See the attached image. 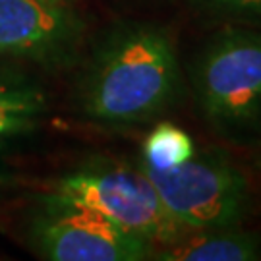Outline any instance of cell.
<instances>
[{
    "label": "cell",
    "instance_id": "obj_11",
    "mask_svg": "<svg viewBox=\"0 0 261 261\" xmlns=\"http://www.w3.org/2000/svg\"><path fill=\"white\" fill-rule=\"evenodd\" d=\"M47 2H56V4H68V0H47Z\"/></svg>",
    "mask_w": 261,
    "mask_h": 261
},
{
    "label": "cell",
    "instance_id": "obj_4",
    "mask_svg": "<svg viewBox=\"0 0 261 261\" xmlns=\"http://www.w3.org/2000/svg\"><path fill=\"white\" fill-rule=\"evenodd\" d=\"M31 238L39 252L53 261H140L155 246L120 228L93 209L41 197Z\"/></svg>",
    "mask_w": 261,
    "mask_h": 261
},
{
    "label": "cell",
    "instance_id": "obj_2",
    "mask_svg": "<svg viewBox=\"0 0 261 261\" xmlns=\"http://www.w3.org/2000/svg\"><path fill=\"white\" fill-rule=\"evenodd\" d=\"M43 196L93 209L120 228L165 248L184 234L140 167L93 163L64 174Z\"/></svg>",
    "mask_w": 261,
    "mask_h": 261
},
{
    "label": "cell",
    "instance_id": "obj_3",
    "mask_svg": "<svg viewBox=\"0 0 261 261\" xmlns=\"http://www.w3.org/2000/svg\"><path fill=\"white\" fill-rule=\"evenodd\" d=\"M140 168L155 186L170 217L184 228H226L242 219L248 205L244 176L221 159H188L176 167Z\"/></svg>",
    "mask_w": 261,
    "mask_h": 261
},
{
    "label": "cell",
    "instance_id": "obj_5",
    "mask_svg": "<svg viewBox=\"0 0 261 261\" xmlns=\"http://www.w3.org/2000/svg\"><path fill=\"white\" fill-rule=\"evenodd\" d=\"M207 116L219 126H250L261 118V33L228 31L215 39L197 68Z\"/></svg>",
    "mask_w": 261,
    "mask_h": 261
},
{
    "label": "cell",
    "instance_id": "obj_8",
    "mask_svg": "<svg viewBox=\"0 0 261 261\" xmlns=\"http://www.w3.org/2000/svg\"><path fill=\"white\" fill-rule=\"evenodd\" d=\"M259 238L248 232L215 234L194 240H176L157 253L167 261H250L257 257Z\"/></svg>",
    "mask_w": 261,
    "mask_h": 261
},
{
    "label": "cell",
    "instance_id": "obj_7",
    "mask_svg": "<svg viewBox=\"0 0 261 261\" xmlns=\"http://www.w3.org/2000/svg\"><path fill=\"white\" fill-rule=\"evenodd\" d=\"M47 99L28 77L0 70V184L6 180V161L16 143L37 128Z\"/></svg>",
    "mask_w": 261,
    "mask_h": 261
},
{
    "label": "cell",
    "instance_id": "obj_1",
    "mask_svg": "<svg viewBox=\"0 0 261 261\" xmlns=\"http://www.w3.org/2000/svg\"><path fill=\"white\" fill-rule=\"evenodd\" d=\"M178 84L170 39L153 28L112 37L97 55L82 89L87 116L103 122H141L165 109Z\"/></svg>",
    "mask_w": 261,
    "mask_h": 261
},
{
    "label": "cell",
    "instance_id": "obj_6",
    "mask_svg": "<svg viewBox=\"0 0 261 261\" xmlns=\"http://www.w3.org/2000/svg\"><path fill=\"white\" fill-rule=\"evenodd\" d=\"M80 21L68 4L47 0H0V56L53 60L68 53Z\"/></svg>",
    "mask_w": 261,
    "mask_h": 261
},
{
    "label": "cell",
    "instance_id": "obj_9",
    "mask_svg": "<svg viewBox=\"0 0 261 261\" xmlns=\"http://www.w3.org/2000/svg\"><path fill=\"white\" fill-rule=\"evenodd\" d=\"M194 157V141L182 128L163 122L151 132L143 145V163L155 168H170Z\"/></svg>",
    "mask_w": 261,
    "mask_h": 261
},
{
    "label": "cell",
    "instance_id": "obj_10",
    "mask_svg": "<svg viewBox=\"0 0 261 261\" xmlns=\"http://www.w3.org/2000/svg\"><path fill=\"white\" fill-rule=\"evenodd\" d=\"M205 2L238 12H261V0H205Z\"/></svg>",
    "mask_w": 261,
    "mask_h": 261
}]
</instances>
